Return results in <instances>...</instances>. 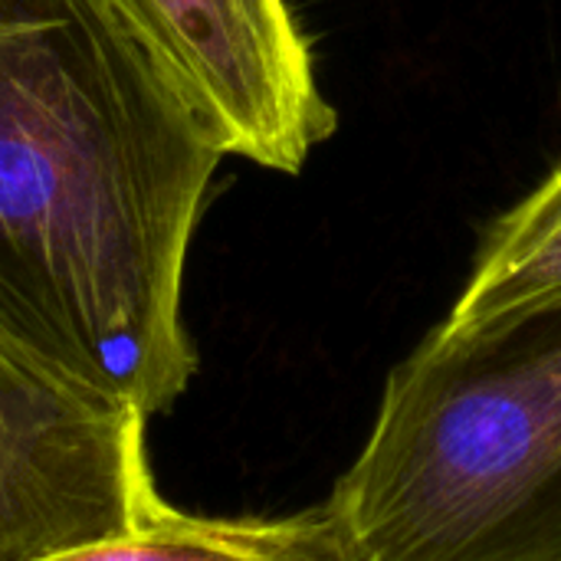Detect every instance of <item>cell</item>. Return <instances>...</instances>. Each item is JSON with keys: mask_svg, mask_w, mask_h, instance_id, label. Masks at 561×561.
Masks as SVG:
<instances>
[{"mask_svg": "<svg viewBox=\"0 0 561 561\" xmlns=\"http://www.w3.org/2000/svg\"><path fill=\"white\" fill-rule=\"evenodd\" d=\"M224 158L299 174L339 128L289 0H112Z\"/></svg>", "mask_w": 561, "mask_h": 561, "instance_id": "277c9868", "label": "cell"}, {"mask_svg": "<svg viewBox=\"0 0 561 561\" xmlns=\"http://www.w3.org/2000/svg\"><path fill=\"white\" fill-rule=\"evenodd\" d=\"M43 561H345L325 503L286 516H194L164 506L135 533Z\"/></svg>", "mask_w": 561, "mask_h": 561, "instance_id": "5b68a950", "label": "cell"}, {"mask_svg": "<svg viewBox=\"0 0 561 561\" xmlns=\"http://www.w3.org/2000/svg\"><path fill=\"white\" fill-rule=\"evenodd\" d=\"M148 417L0 342V561H43L151 523L168 500Z\"/></svg>", "mask_w": 561, "mask_h": 561, "instance_id": "3957f363", "label": "cell"}, {"mask_svg": "<svg viewBox=\"0 0 561 561\" xmlns=\"http://www.w3.org/2000/svg\"><path fill=\"white\" fill-rule=\"evenodd\" d=\"M224 151L112 0H0V342L148 421Z\"/></svg>", "mask_w": 561, "mask_h": 561, "instance_id": "6da1fadb", "label": "cell"}, {"mask_svg": "<svg viewBox=\"0 0 561 561\" xmlns=\"http://www.w3.org/2000/svg\"><path fill=\"white\" fill-rule=\"evenodd\" d=\"M552 302H561V164L483 230L440 329L470 332Z\"/></svg>", "mask_w": 561, "mask_h": 561, "instance_id": "8992f818", "label": "cell"}, {"mask_svg": "<svg viewBox=\"0 0 561 561\" xmlns=\"http://www.w3.org/2000/svg\"><path fill=\"white\" fill-rule=\"evenodd\" d=\"M325 510L345 561H561V302L434 325Z\"/></svg>", "mask_w": 561, "mask_h": 561, "instance_id": "7a4b0ae2", "label": "cell"}]
</instances>
